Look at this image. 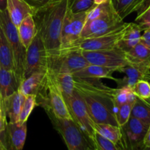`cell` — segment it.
Segmentation results:
<instances>
[{
	"label": "cell",
	"instance_id": "cell-1",
	"mask_svg": "<svg viewBox=\"0 0 150 150\" xmlns=\"http://www.w3.org/2000/svg\"><path fill=\"white\" fill-rule=\"evenodd\" d=\"M75 89L84 100L95 123L119 126L111 101L114 89L75 78Z\"/></svg>",
	"mask_w": 150,
	"mask_h": 150
},
{
	"label": "cell",
	"instance_id": "cell-2",
	"mask_svg": "<svg viewBox=\"0 0 150 150\" xmlns=\"http://www.w3.org/2000/svg\"><path fill=\"white\" fill-rule=\"evenodd\" d=\"M68 8V0H60L35 10L32 15L48 55L60 51V38L63 20Z\"/></svg>",
	"mask_w": 150,
	"mask_h": 150
},
{
	"label": "cell",
	"instance_id": "cell-3",
	"mask_svg": "<svg viewBox=\"0 0 150 150\" xmlns=\"http://www.w3.org/2000/svg\"><path fill=\"white\" fill-rule=\"evenodd\" d=\"M123 20L114 8L111 0L95 4L87 11L80 39L95 38L113 32L125 23Z\"/></svg>",
	"mask_w": 150,
	"mask_h": 150
},
{
	"label": "cell",
	"instance_id": "cell-4",
	"mask_svg": "<svg viewBox=\"0 0 150 150\" xmlns=\"http://www.w3.org/2000/svg\"><path fill=\"white\" fill-rule=\"evenodd\" d=\"M36 103L37 106L42 107L45 112L51 113L57 118L73 120L54 74L48 69L43 83L36 95Z\"/></svg>",
	"mask_w": 150,
	"mask_h": 150
},
{
	"label": "cell",
	"instance_id": "cell-5",
	"mask_svg": "<svg viewBox=\"0 0 150 150\" xmlns=\"http://www.w3.org/2000/svg\"><path fill=\"white\" fill-rule=\"evenodd\" d=\"M0 23L11 48L14 61V71L21 83L23 80L26 48L22 44L17 26H15L11 21L7 10L0 11Z\"/></svg>",
	"mask_w": 150,
	"mask_h": 150
},
{
	"label": "cell",
	"instance_id": "cell-6",
	"mask_svg": "<svg viewBox=\"0 0 150 150\" xmlns=\"http://www.w3.org/2000/svg\"><path fill=\"white\" fill-rule=\"evenodd\" d=\"M54 128L61 135L68 150H86L94 147L89 139L73 120L60 119L47 113Z\"/></svg>",
	"mask_w": 150,
	"mask_h": 150
},
{
	"label": "cell",
	"instance_id": "cell-7",
	"mask_svg": "<svg viewBox=\"0 0 150 150\" xmlns=\"http://www.w3.org/2000/svg\"><path fill=\"white\" fill-rule=\"evenodd\" d=\"M89 64L79 49L62 50L54 55H48L47 69L54 73H72Z\"/></svg>",
	"mask_w": 150,
	"mask_h": 150
},
{
	"label": "cell",
	"instance_id": "cell-8",
	"mask_svg": "<svg viewBox=\"0 0 150 150\" xmlns=\"http://www.w3.org/2000/svg\"><path fill=\"white\" fill-rule=\"evenodd\" d=\"M64 100L67 103L73 121L78 125L92 146L95 147V137L96 134L95 128V123L92 120L82 97L75 89L73 95L64 98Z\"/></svg>",
	"mask_w": 150,
	"mask_h": 150
},
{
	"label": "cell",
	"instance_id": "cell-9",
	"mask_svg": "<svg viewBox=\"0 0 150 150\" xmlns=\"http://www.w3.org/2000/svg\"><path fill=\"white\" fill-rule=\"evenodd\" d=\"M86 15L87 11L73 13L67 8L62 27L60 51L68 49L80 39L86 23Z\"/></svg>",
	"mask_w": 150,
	"mask_h": 150
},
{
	"label": "cell",
	"instance_id": "cell-10",
	"mask_svg": "<svg viewBox=\"0 0 150 150\" xmlns=\"http://www.w3.org/2000/svg\"><path fill=\"white\" fill-rule=\"evenodd\" d=\"M128 23H124L113 32L100 36L79 39L68 49H79L81 51H102L116 48L124 35ZM67 50V49H66Z\"/></svg>",
	"mask_w": 150,
	"mask_h": 150
},
{
	"label": "cell",
	"instance_id": "cell-11",
	"mask_svg": "<svg viewBox=\"0 0 150 150\" xmlns=\"http://www.w3.org/2000/svg\"><path fill=\"white\" fill-rule=\"evenodd\" d=\"M47 63L48 53L42 38L38 32L32 42L26 48L23 80L35 72L46 70Z\"/></svg>",
	"mask_w": 150,
	"mask_h": 150
},
{
	"label": "cell",
	"instance_id": "cell-12",
	"mask_svg": "<svg viewBox=\"0 0 150 150\" xmlns=\"http://www.w3.org/2000/svg\"><path fill=\"white\" fill-rule=\"evenodd\" d=\"M81 54L89 64L114 68L117 71L129 64L125 52L117 47L102 51H81Z\"/></svg>",
	"mask_w": 150,
	"mask_h": 150
},
{
	"label": "cell",
	"instance_id": "cell-13",
	"mask_svg": "<svg viewBox=\"0 0 150 150\" xmlns=\"http://www.w3.org/2000/svg\"><path fill=\"white\" fill-rule=\"evenodd\" d=\"M149 125L130 117L127 122L121 127L122 133V147L124 150H140Z\"/></svg>",
	"mask_w": 150,
	"mask_h": 150
},
{
	"label": "cell",
	"instance_id": "cell-14",
	"mask_svg": "<svg viewBox=\"0 0 150 150\" xmlns=\"http://www.w3.org/2000/svg\"><path fill=\"white\" fill-rule=\"evenodd\" d=\"M125 57L129 65L137 68L144 76L150 73V48L142 42L125 52Z\"/></svg>",
	"mask_w": 150,
	"mask_h": 150
},
{
	"label": "cell",
	"instance_id": "cell-15",
	"mask_svg": "<svg viewBox=\"0 0 150 150\" xmlns=\"http://www.w3.org/2000/svg\"><path fill=\"white\" fill-rule=\"evenodd\" d=\"M27 133V122H8L4 130L8 150H23Z\"/></svg>",
	"mask_w": 150,
	"mask_h": 150
},
{
	"label": "cell",
	"instance_id": "cell-16",
	"mask_svg": "<svg viewBox=\"0 0 150 150\" xmlns=\"http://www.w3.org/2000/svg\"><path fill=\"white\" fill-rule=\"evenodd\" d=\"M116 71L117 70L114 68L89 64L73 75L74 78L88 81H97L101 79H111L116 80V79L112 76L113 73Z\"/></svg>",
	"mask_w": 150,
	"mask_h": 150
},
{
	"label": "cell",
	"instance_id": "cell-17",
	"mask_svg": "<svg viewBox=\"0 0 150 150\" xmlns=\"http://www.w3.org/2000/svg\"><path fill=\"white\" fill-rule=\"evenodd\" d=\"M7 10L9 17L16 26L29 15H33L34 9L25 0H7Z\"/></svg>",
	"mask_w": 150,
	"mask_h": 150
},
{
	"label": "cell",
	"instance_id": "cell-18",
	"mask_svg": "<svg viewBox=\"0 0 150 150\" xmlns=\"http://www.w3.org/2000/svg\"><path fill=\"white\" fill-rule=\"evenodd\" d=\"M19 83L14 70H9L0 64V96L6 99L18 89Z\"/></svg>",
	"mask_w": 150,
	"mask_h": 150
},
{
	"label": "cell",
	"instance_id": "cell-19",
	"mask_svg": "<svg viewBox=\"0 0 150 150\" xmlns=\"http://www.w3.org/2000/svg\"><path fill=\"white\" fill-rule=\"evenodd\" d=\"M24 100L25 96L18 89L8 98L3 100L4 111L10 120L9 122H18L19 115Z\"/></svg>",
	"mask_w": 150,
	"mask_h": 150
},
{
	"label": "cell",
	"instance_id": "cell-20",
	"mask_svg": "<svg viewBox=\"0 0 150 150\" xmlns=\"http://www.w3.org/2000/svg\"><path fill=\"white\" fill-rule=\"evenodd\" d=\"M46 72L47 69L35 72L27 78L23 79L19 85L18 90L20 91V92H21L24 96L26 95L36 96L43 83Z\"/></svg>",
	"mask_w": 150,
	"mask_h": 150
},
{
	"label": "cell",
	"instance_id": "cell-21",
	"mask_svg": "<svg viewBox=\"0 0 150 150\" xmlns=\"http://www.w3.org/2000/svg\"><path fill=\"white\" fill-rule=\"evenodd\" d=\"M142 30L136 23H128L124 35L117 44V48L127 52L141 42Z\"/></svg>",
	"mask_w": 150,
	"mask_h": 150
},
{
	"label": "cell",
	"instance_id": "cell-22",
	"mask_svg": "<svg viewBox=\"0 0 150 150\" xmlns=\"http://www.w3.org/2000/svg\"><path fill=\"white\" fill-rule=\"evenodd\" d=\"M17 28L21 41L23 46L27 48L38 34V29L32 15L25 18Z\"/></svg>",
	"mask_w": 150,
	"mask_h": 150
},
{
	"label": "cell",
	"instance_id": "cell-23",
	"mask_svg": "<svg viewBox=\"0 0 150 150\" xmlns=\"http://www.w3.org/2000/svg\"><path fill=\"white\" fill-rule=\"evenodd\" d=\"M0 64L9 70H14L13 54L7 38L0 23Z\"/></svg>",
	"mask_w": 150,
	"mask_h": 150
},
{
	"label": "cell",
	"instance_id": "cell-24",
	"mask_svg": "<svg viewBox=\"0 0 150 150\" xmlns=\"http://www.w3.org/2000/svg\"><path fill=\"white\" fill-rule=\"evenodd\" d=\"M95 131L98 134L108 140L111 141L113 143L122 146V133L121 127L110 124H96L95 123Z\"/></svg>",
	"mask_w": 150,
	"mask_h": 150
},
{
	"label": "cell",
	"instance_id": "cell-25",
	"mask_svg": "<svg viewBox=\"0 0 150 150\" xmlns=\"http://www.w3.org/2000/svg\"><path fill=\"white\" fill-rule=\"evenodd\" d=\"M136 98L137 97L133 94L131 87L124 86L117 88V89H114L112 94V98H111V101L114 105V114H115L116 109L119 106L126 103L136 101Z\"/></svg>",
	"mask_w": 150,
	"mask_h": 150
},
{
	"label": "cell",
	"instance_id": "cell-26",
	"mask_svg": "<svg viewBox=\"0 0 150 150\" xmlns=\"http://www.w3.org/2000/svg\"><path fill=\"white\" fill-rule=\"evenodd\" d=\"M119 72L125 73V76L123 79L119 80L116 79L115 81L117 82L118 86L120 87L124 86H127L129 87H133V85L136 83L139 80L144 79V75L139 70L131 65H127L120 69Z\"/></svg>",
	"mask_w": 150,
	"mask_h": 150
},
{
	"label": "cell",
	"instance_id": "cell-27",
	"mask_svg": "<svg viewBox=\"0 0 150 150\" xmlns=\"http://www.w3.org/2000/svg\"><path fill=\"white\" fill-rule=\"evenodd\" d=\"M52 73L64 98L71 96L75 92V78L73 75L72 73Z\"/></svg>",
	"mask_w": 150,
	"mask_h": 150
},
{
	"label": "cell",
	"instance_id": "cell-28",
	"mask_svg": "<svg viewBox=\"0 0 150 150\" xmlns=\"http://www.w3.org/2000/svg\"><path fill=\"white\" fill-rule=\"evenodd\" d=\"M131 117L150 125V105L145 100L136 98L131 111Z\"/></svg>",
	"mask_w": 150,
	"mask_h": 150
},
{
	"label": "cell",
	"instance_id": "cell-29",
	"mask_svg": "<svg viewBox=\"0 0 150 150\" xmlns=\"http://www.w3.org/2000/svg\"><path fill=\"white\" fill-rule=\"evenodd\" d=\"M114 8L123 19L134 13L139 0H111Z\"/></svg>",
	"mask_w": 150,
	"mask_h": 150
},
{
	"label": "cell",
	"instance_id": "cell-30",
	"mask_svg": "<svg viewBox=\"0 0 150 150\" xmlns=\"http://www.w3.org/2000/svg\"><path fill=\"white\" fill-rule=\"evenodd\" d=\"M135 102L136 101L126 103L119 106L116 109L115 117L120 127H122L123 125H125L127 122L130 117H131L132 108H133Z\"/></svg>",
	"mask_w": 150,
	"mask_h": 150
},
{
	"label": "cell",
	"instance_id": "cell-31",
	"mask_svg": "<svg viewBox=\"0 0 150 150\" xmlns=\"http://www.w3.org/2000/svg\"><path fill=\"white\" fill-rule=\"evenodd\" d=\"M37 106L36 96L35 95H26L23 101V105L21 107L20 115H19L18 122H27L28 118L30 116L35 107Z\"/></svg>",
	"mask_w": 150,
	"mask_h": 150
},
{
	"label": "cell",
	"instance_id": "cell-32",
	"mask_svg": "<svg viewBox=\"0 0 150 150\" xmlns=\"http://www.w3.org/2000/svg\"><path fill=\"white\" fill-rule=\"evenodd\" d=\"M133 94L143 100L150 98V83L145 79L139 80L132 87Z\"/></svg>",
	"mask_w": 150,
	"mask_h": 150
},
{
	"label": "cell",
	"instance_id": "cell-33",
	"mask_svg": "<svg viewBox=\"0 0 150 150\" xmlns=\"http://www.w3.org/2000/svg\"><path fill=\"white\" fill-rule=\"evenodd\" d=\"M94 5V0H68V8L73 13L86 12Z\"/></svg>",
	"mask_w": 150,
	"mask_h": 150
},
{
	"label": "cell",
	"instance_id": "cell-34",
	"mask_svg": "<svg viewBox=\"0 0 150 150\" xmlns=\"http://www.w3.org/2000/svg\"><path fill=\"white\" fill-rule=\"evenodd\" d=\"M95 147L98 150H124L121 146L113 143L98 133L95 134Z\"/></svg>",
	"mask_w": 150,
	"mask_h": 150
},
{
	"label": "cell",
	"instance_id": "cell-35",
	"mask_svg": "<svg viewBox=\"0 0 150 150\" xmlns=\"http://www.w3.org/2000/svg\"><path fill=\"white\" fill-rule=\"evenodd\" d=\"M135 23L140 26L142 32L150 28V5L148 6L143 12L137 14L135 19Z\"/></svg>",
	"mask_w": 150,
	"mask_h": 150
},
{
	"label": "cell",
	"instance_id": "cell-36",
	"mask_svg": "<svg viewBox=\"0 0 150 150\" xmlns=\"http://www.w3.org/2000/svg\"><path fill=\"white\" fill-rule=\"evenodd\" d=\"M34 10H37L38 9L42 8V7H47L50 4H53L54 2L60 1V0H25Z\"/></svg>",
	"mask_w": 150,
	"mask_h": 150
},
{
	"label": "cell",
	"instance_id": "cell-37",
	"mask_svg": "<svg viewBox=\"0 0 150 150\" xmlns=\"http://www.w3.org/2000/svg\"><path fill=\"white\" fill-rule=\"evenodd\" d=\"M150 5V0H139L136 7V12L137 14L143 12L148 6Z\"/></svg>",
	"mask_w": 150,
	"mask_h": 150
},
{
	"label": "cell",
	"instance_id": "cell-38",
	"mask_svg": "<svg viewBox=\"0 0 150 150\" xmlns=\"http://www.w3.org/2000/svg\"><path fill=\"white\" fill-rule=\"evenodd\" d=\"M143 32L144 33L142 35L141 42L150 48V28L145 29Z\"/></svg>",
	"mask_w": 150,
	"mask_h": 150
},
{
	"label": "cell",
	"instance_id": "cell-39",
	"mask_svg": "<svg viewBox=\"0 0 150 150\" xmlns=\"http://www.w3.org/2000/svg\"><path fill=\"white\" fill-rule=\"evenodd\" d=\"M150 148V125L147 129L146 135L144 136V139L143 141V146H142V149L146 150Z\"/></svg>",
	"mask_w": 150,
	"mask_h": 150
},
{
	"label": "cell",
	"instance_id": "cell-40",
	"mask_svg": "<svg viewBox=\"0 0 150 150\" xmlns=\"http://www.w3.org/2000/svg\"><path fill=\"white\" fill-rule=\"evenodd\" d=\"M7 115L6 114H3L1 117H0V133H2L6 130V127L7 125Z\"/></svg>",
	"mask_w": 150,
	"mask_h": 150
},
{
	"label": "cell",
	"instance_id": "cell-41",
	"mask_svg": "<svg viewBox=\"0 0 150 150\" xmlns=\"http://www.w3.org/2000/svg\"><path fill=\"white\" fill-rule=\"evenodd\" d=\"M0 150H8L5 140L4 131L0 133Z\"/></svg>",
	"mask_w": 150,
	"mask_h": 150
},
{
	"label": "cell",
	"instance_id": "cell-42",
	"mask_svg": "<svg viewBox=\"0 0 150 150\" xmlns=\"http://www.w3.org/2000/svg\"><path fill=\"white\" fill-rule=\"evenodd\" d=\"M7 8V0H0V11L5 10Z\"/></svg>",
	"mask_w": 150,
	"mask_h": 150
},
{
	"label": "cell",
	"instance_id": "cell-43",
	"mask_svg": "<svg viewBox=\"0 0 150 150\" xmlns=\"http://www.w3.org/2000/svg\"><path fill=\"white\" fill-rule=\"evenodd\" d=\"M4 114H6V113L5 111H4V105H3V100L1 97L0 96V117H1Z\"/></svg>",
	"mask_w": 150,
	"mask_h": 150
},
{
	"label": "cell",
	"instance_id": "cell-44",
	"mask_svg": "<svg viewBox=\"0 0 150 150\" xmlns=\"http://www.w3.org/2000/svg\"><path fill=\"white\" fill-rule=\"evenodd\" d=\"M108 1V0H94V3H95V4H100Z\"/></svg>",
	"mask_w": 150,
	"mask_h": 150
},
{
	"label": "cell",
	"instance_id": "cell-45",
	"mask_svg": "<svg viewBox=\"0 0 150 150\" xmlns=\"http://www.w3.org/2000/svg\"><path fill=\"white\" fill-rule=\"evenodd\" d=\"M144 79H145V80H146L147 81H149L150 83V73L149 74L146 75V76H145L144 78Z\"/></svg>",
	"mask_w": 150,
	"mask_h": 150
},
{
	"label": "cell",
	"instance_id": "cell-46",
	"mask_svg": "<svg viewBox=\"0 0 150 150\" xmlns=\"http://www.w3.org/2000/svg\"><path fill=\"white\" fill-rule=\"evenodd\" d=\"M86 150H98V149H96V148H95V147H89V148H88V149H86Z\"/></svg>",
	"mask_w": 150,
	"mask_h": 150
},
{
	"label": "cell",
	"instance_id": "cell-47",
	"mask_svg": "<svg viewBox=\"0 0 150 150\" xmlns=\"http://www.w3.org/2000/svg\"><path fill=\"white\" fill-rule=\"evenodd\" d=\"M145 101H146V103H148V104H149V105H150V98H149V99L146 100H145Z\"/></svg>",
	"mask_w": 150,
	"mask_h": 150
},
{
	"label": "cell",
	"instance_id": "cell-48",
	"mask_svg": "<svg viewBox=\"0 0 150 150\" xmlns=\"http://www.w3.org/2000/svg\"><path fill=\"white\" fill-rule=\"evenodd\" d=\"M146 150H150V148H149V149H146Z\"/></svg>",
	"mask_w": 150,
	"mask_h": 150
}]
</instances>
